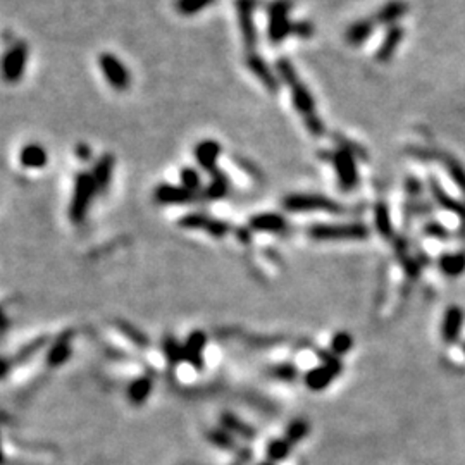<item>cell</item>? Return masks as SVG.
Returning a JSON list of instances; mask_svg holds the SVG:
<instances>
[{
  "instance_id": "cell-1",
  "label": "cell",
  "mask_w": 465,
  "mask_h": 465,
  "mask_svg": "<svg viewBox=\"0 0 465 465\" xmlns=\"http://www.w3.org/2000/svg\"><path fill=\"white\" fill-rule=\"evenodd\" d=\"M277 75H279L281 80L288 85L289 92H292L293 104H295L296 111H299L305 119V126L309 128V132L312 134H322L324 133V124L319 117L316 116V105H314V99L310 95V92L300 81V78L296 76L295 68L288 63L287 59L277 60Z\"/></svg>"
},
{
  "instance_id": "cell-2",
  "label": "cell",
  "mask_w": 465,
  "mask_h": 465,
  "mask_svg": "<svg viewBox=\"0 0 465 465\" xmlns=\"http://www.w3.org/2000/svg\"><path fill=\"white\" fill-rule=\"evenodd\" d=\"M309 236L317 242H352L365 240L369 230L364 224H316L309 230Z\"/></svg>"
},
{
  "instance_id": "cell-3",
  "label": "cell",
  "mask_w": 465,
  "mask_h": 465,
  "mask_svg": "<svg viewBox=\"0 0 465 465\" xmlns=\"http://www.w3.org/2000/svg\"><path fill=\"white\" fill-rule=\"evenodd\" d=\"M97 185L93 181L92 174L80 173L75 181V191H73L71 205H69V218L73 223L81 224L87 219L90 203L97 193Z\"/></svg>"
},
{
  "instance_id": "cell-4",
  "label": "cell",
  "mask_w": 465,
  "mask_h": 465,
  "mask_svg": "<svg viewBox=\"0 0 465 465\" xmlns=\"http://www.w3.org/2000/svg\"><path fill=\"white\" fill-rule=\"evenodd\" d=\"M322 360H324V364L314 367L305 374V385L312 391L326 390L343 369L340 357L333 353H322Z\"/></svg>"
},
{
  "instance_id": "cell-5",
  "label": "cell",
  "mask_w": 465,
  "mask_h": 465,
  "mask_svg": "<svg viewBox=\"0 0 465 465\" xmlns=\"http://www.w3.org/2000/svg\"><path fill=\"white\" fill-rule=\"evenodd\" d=\"M28 60V45L24 42H16L0 59V76L7 83H18L24 75Z\"/></svg>"
},
{
  "instance_id": "cell-6",
  "label": "cell",
  "mask_w": 465,
  "mask_h": 465,
  "mask_svg": "<svg viewBox=\"0 0 465 465\" xmlns=\"http://www.w3.org/2000/svg\"><path fill=\"white\" fill-rule=\"evenodd\" d=\"M289 212H341V205L324 195H289L283 202Z\"/></svg>"
},
{
  "instance_id": "cell-7",
  "label": "cell",
  "mask_w": 465,
  "mask_h": 465,
  "mask_svg": "<svg viewBox=\"0 0 465 465\" xmlns=\"http://www.w3.org/2000/svg\"><path fill=\"white\" fill-rule=\"evenodd\" d=\"M99 66L104 73L105 80L109 81V85L116 90V92H126L132 85V75L126 69L124 64L121 63L114 54H102L99 57Z\"/></svg>"
},
{
  "instance_id": "cell-8",
  "label": "cell",
  "mask_w": 465,
  "mask_h": 465,
  "mask_svg": "<svg viewBox=\"0 0 465 465\" xmlns=\"http://www.w3.org/2000/svg\"><path fill=\"white\" fill-rule=\"evenodd\" d=\"M288 0H276L269 7V40L272 43L281 42L287 38V35L292 33L293 26L288 21Z\"/></svg>"
},
{
  "instance_id": "cell-9",
  "label": "cell",
  "mask_w": 465,
  "mask_h": 465,
  "mask_svg": "<svg viewBox=\"0 0 465 465\" xmlns=\"http://www.w3.org/2000/svg\"><path fill=\"white\" fill-rule=\"evenodd\" d=\"M236 11H238V24L245 47L248 50H254L257 45V31L254 21L255 0H236Z\"/></svg>"
},
{
  "instance_id": "cell-10",
  "label": "cell",
  "mask_w": 465,
  "mask_h": 465,
  "mask_svg": "<svg viewBox=\"0 0 465 465\" xmlns=\"http://www.w3.org/2000/svg\"><path fill=\"white\" fill-rule=\"evenodd\" d=\"M333 164L336 167V174L340 178V185L343 190H353L357 186L358 174L355 166L353 155L350 150H338L333 155Z\"/></svg>"
},
{
  "instance_id": "cell-11",
  "label": "cell",
  "mask_w": 465,
  "mask_h": 465,
  "mask_svg": "<svg viewBox=\"0 0 465 465\" xmlns=\"http://www.w3.org/2000/svg\"><path fill=\"white\" fill-rule=\"evenodd\" d=\"M464 310L459 305H450L443 316L442 338L444 343H456L464 328Z\"/></svg>"
},
{
  "instance_id": "cell-12",
  "label": "cell",
  "mask_w": 465,
  "mask_h": 465,
  "mask_svg": "<svg viewBox=\"0 0 465 465\" xmlns=\"http://www.w3.org/2000/svg\"><path fill=\"white\" fill-rule=\"evenodd\" d=\"M181 226L191 228V230H203L210 232L212 236H218V238H221V236L230 231V226L226 223L212 219L205 214H188L186 218L181 219Z\"/></svg>"
},
{
  "instance_id": "cell-13",
  "label": "cell",
  "mask_w": 465,
  "mask_h": 465,
  "mask_svg": "<svg viewBox=\"0 0 465 465\" xmlns=\"http://www.w3.org/2000/svg\"><path fill=\"white\" fill-rule=\"evenodd\" d=\"M221 154V145L214 140H203L195 146V159L202 169L214 174L218 171V159Z\"/></svg>"
},
{
  "instance_id": "cell-14",
  "label": "cell",
  "mask_w": 465,
  "mask_h": 465,
  "mask_svg": "<svg viewBox=\"0 0 465 465\" xmlns=\"http://www.w3.org/2000/svg\"><path fill=\"white\" fill-rule=\"evenodd\" d=\"M154 197L159 203L164 205H173V203H188L195 198V193H191L183 186L174 185H159L154 191Z\"/></svg>"
},
{
  "instance_id": "cell-15",
  "label": "cell",
  "mask_w": 465,
  "mask_h": 465,
  "mask_svg": "<svg viewBox=\"0 0 465 465\" xmlns=\"http://www.w3.org/2000/svg\"><path fill=\"white\" fill-rule=\"evenodd\" d=\"M114 166H116V159H114L111 154L102 155L99 161L95 162V166H93L92 178H93V181H95L97 190H99L100 193L102 191L107 190L109 185H111Z\"/></svg>"
},
{
  "instance_id": "cell-16",
  "label": "cell",
  "mask_w": 465,
  "mask_h": 465,
  "mask_svg": "<svg viewBox=\"0 0 465 465\" xmlns=\"http://www.w3.org/2000/svg\"><path fill=\"white\" fill-rule=\"evenodd\" d=\"M247 66L250 69L254 75L259 78L260 81H262V85L266 87L269 92L274 93L277 90V78L274 73L271 71V68L267 66L266 63H264L262 59H260L257 54H248L247 55Z\"/></svg>"
},
{
  "instance_id": "cell-17",
  "label": "cell",
  "mask_w": 465,
  "mask_h": 465,
  "mask_svg": "<svg viewBox=\"0 0 465 465\" xmlns=\"http://www.w3.org/2000/svg\"><path fill=\"white\" fill-rule=\"evenodd\" d=\"M288 228L287 219L279 214H257L250 219V230L267 231V232H283Z\"/></svg>"
},
{
  "instance_id": "cell-18",
  "label": "cell",
  "mask_w": 465,
  "mask_h": 465,
  "mask_svg": "<svg viewBox=\"0 0 465 465\" xmlns=\"http://www.w3.org/2000/svg\"><path fill=\"white\" fill-rule=\"evenodd\" d=\"M19 162H21V166L28 167V169H40V167L47 166L48 162L47 150L42 145L36 144L26 145L21 150V154H19Z\"/></svg>"
},
{
  "instance_id": "cell-19",
  "label": "cell",
  "mask_w": 465,
  "mask_h": 465,
  "mask_svg": "<svg viewBox=\"0 0 465 465\" xmlns=\"http://www.w3.org/2000/svg\"><path fill=\"white\" fill-rule=\"evenodd\" d=\"M438 266L442 269L443 274L456 277L465 272V254L464 252H456V254H444L439 257Z\"/></svg>"
},
{
  "instance_id": "cell-20",
  "label": "cell",
  "mask_w": 465,
  "mask_h": 465,
  "mask_svg": "<svg viewBox=\"0 0 465 465\" xmlns=\"http://www.w3.org/2000/svg\"><path fill=\"white\" fill-rule=\"evenodd\" d=\"M374 24H376L374 19H362V21L353 23L352 26L346 30V42L350 45H358L365 42V40L370 36V33H373Z\"/></svg>"
},
{
  "instance_id": "cell-21",
  "label": "cell",
  "mask_w": 465,
  "mask_h": 465,
  "mask_svg": "<svg viewBox=\"0 0 465 465\" xmlns=\"http://www.w3.org/2000/svg\"><path fill=\"white\" fill-rule=\"evenodd\" d=\"M402 38H403V31H402V28H398V26H391V28H390V31H388V35H386L385 42H383L381 48H379L378 54H376L379 63H386V60L390 59L391 55H393V52L397 50L398 43L402 42Z\"/></svg>"
},
{
  "instance_id": "cell-22",
  "label": "cell",
  "mask_w": 465,
  "mask_h": 465,
  "mask_svg": "<svg viewBox=\"0 0 465 465\" xmlns=\"http://www.w3.org/2000/svg\"><path fill=\"white\" fill-rule=\"evenodd\" d=\"M407 12L405 2H400V0H393V2H388L385 7H381L376 16V24H393L398 18H402Z\"/></svg>"
},
{
  "instance_id": "cell-23",
  "label": "cell",
  "mask_w": 465,
  "mask_h": 465,
  "mask_svg": "<svg viewBox=\"0 0 465 465\" xmlns=\"http://www.w3.org/2000/svg\"><path fill=\"white\" fill-rule=\"evenodd\" d=\"M374 221H376L378 231L385 236L386 240H390L393 236V224H391V215L390 210L385 203H378L376 209H374Z\"/></svg>"
},
{
  "instance_id": "cell-24",
  "label": "cell",
  "mask_w": 465,
  "mask_h": 465,
  "mask_svg": "<svg viewBox=\"0 0 465 465\" xmlns=\"http://www.w3.org/2000/svg\"><path fill=\"white\" fill-rule=\"evenodd\" d=\"M293 444L287 438L283 439H272L267 447V456L271 462H283L288 459L289 451H292Z\"/></svg>"
},
{
  "instance_id": "cell-25",
  "label": "cell",
  "mask_w": 465,
  "mask_h": 465,
  "mask_svg": "<svg viewBox=\"0 0 465 465\" xmlns=\"http://www.w3.org/2000/svg\"><path fill=\"white\" fill-rule=\"evenodd\" d=\"M223 426L226 427L228 431L236 432V434L243 436V438H247V439L254 438L255 436V431L252 429L248 424L240 421L238 417H235V415H231V414H223Z\"/></svg>"
},
{
  "instance_id": "cell-26",
  "label": "cell",
  "mask_w": 465,
  "mask_h": 465,
  "mask_svg": "<svg viewBox=\"0 0 465 465\" xmlns=\"http://www.w3.org/2000/svg\"><path fill=\"white\" fill-rule=\"evenodd\" d=\"M353 346V338L352 334L346 331H340L336 333L331 338V343H329V350H331L333 355L336 357H341V355L348 353Z\"/></svg>"
},
{
  "instance_id": "cell-27",
  "label": "cell",
  "mask_w": 465,
  "mask_h": 465,
  "mask_svg": "<svg viewBox=\"0 0 465 465\" xmlns=\"http://www.w3.org/2000/svg\"><path fill=\"white\" fill-rule=\"evenodd\" d=\"M215 0H176L174 6H176V11L183 16H193L197 12L207 9V7L212 6Z\"/></svg>"
},
{
  "instance_id": "cell-28",
  "label": "cell",
  "mask_w": 465,
  "mask_h": 465,
  "mask_svg": "<svg viewBox=\"0 0 465 465\" xmlns=\"http://www.w3.org/2000/svg\"><path fill=\"white\" fill-rule=\"evenodd\" d=\"M228 191V179L224 176L223 173H219V171H215L214 174H212V181L209 185V188L205 190V197L207 198H223L224 195H226Z\"/></svg>"
},
{
  "instance_id": "cell-29",
  "label": "cell",
  "mask_w": 465,
  "mask_h": 465,
  "mask_svg": "<svg viewBox=\"0 0 465 465\" xmlns=\"http://www.w3.org/2000/svg\"><path fill=\"white\" fill-rule=\"evenodd\" d=\"M309 429L310 426L305 419H295V421L289 422V426L287 427V439L292 444H296L309 434Z\"/></svg>"
},
{
  "instance_id": "cell-30",
  "label": "cell",
  "mask_w": 465,
  "mask_h": 465,
  "mask_svg": "<svg viewBox=\"0 0 465 465\" xmlns=\"http://www.w3.org/2000/svg\"><path fill=\"white\" fill-rule=\"evenodd\" d=\"M179 179H181V186L186 188L191 193L200 190L202 186V179H200V174L197 173V169L193 167H183L181 173H179Z\"/></svg>"
},
{
  "instance_id": "cell-31",
  "label": "cell",
  "mask_w": 465,
  "mask_h": 465,
  "mask_svg": "<svg viewBox=\"0 0 465 465\" xmlns=\"http://www.w3.org/2000/svg\"><path fill=\"white\" fill-rule=\"evenodd\" d=\"M150 390H152L150 379H138L137 383H133L132 390H129V398L134 403H141L150 395Z\"/></svg>"
},
{
  "instance_id": "cell-32",
  "label": "cell",
  "mask_w": 465,
  "mask_h": 465,
  "mask_svg": "<svg viewBox=\"0 0 465 465\" xmlns=\"http://www.w3.org/2000/svg\"><path fill=\"white\" fill-rule=\"evenodd\" d=\"M443 162L447 164L448 173H450L451 178L455 179L456 185H459L460 188L465 191V171H464V167L460 166L456 161H454V159H450V157H443Z\"/></svg>"
},
{
  "instance_id": "cell-33",
  "label": "cell",
  "mask_w": 465,
  "mask_h": 465,
  "mask_svg": "<svg viewBox=\"0 0 465 465\" xmlns=\"http://www.w3.org/2000/svg\"><path fill=\"white\" fill-rule=\"evenodd\" d=\"M405 252H407L405 248H402V247L398 248V257H400V262H402V266L405 267L407 274L412 276V277L419 276V272H421V267H419V264L415 262L414 259H410V257L407 255Z\"/></svg>"
},
{
  "instance_id": "cell-34",
  "label": "cell",
  "mask_w": 465,
  "mask_h": 465,
  "mask_svg": "<svg viewBox=\"0 0 465 465\" xmlns=\"http://www.w3.org/2000/svg\"><path fill=\"white\" fill-rule=\"evenodd\" d=\"M68 355H69V346L64 343V341H60V343H57L54 348H52L50 355H48V360H50L52 365H60L64 360H66Z\"/></svg>"
},
{
  "instance_id": "cell-35",
  "label": "cell",
  "mask_w": 465,
  "mask_h": 465,
  "mask_svg": "<svg viewBox=\"0 0 465 465\" xmlns=\"http://www.w3.org/2000/svg\"><path fill=\"white\" fill-rule=\"evenodd\" d=\"M272 376L281 379V381H295L296 379V369L289 364L276 365L272 369Z\"/></svg>"
},
{
  "instance_id": "cell-36",
  "label": "cell",
  "mask_w": 465,
  "mask_h": 465,
  "mask_svg": "<svg viewBox=\"0 0 465 465\" xmlns=\"http://www.w3.org/2000/svg\"><path fill=\"white\" fill-rule=\"evenodd\" d=\"M209 438H210L212 442H214L215 444H218V447L226 448V450H230V448L235 447V443H232L231 436L228 434V432H224V431H214V432H210Z\"/></svg>"
},
{
  "instance_id": "cell-37",
  "label": "cell",
  "mask_w": 465,
  "mask_h": 465,
  "mask_svg": "<svg viewBox=\"0 0 465 465\" xmlns=\"http://www.w3.org/2000/svg\"><path fill=\"white\" fill-rule=\"evenodd\" d=\"M426 232H427V235L438 236L439 240H447V236H448V231L443 230V228L438 226V224H431V226H427Z\"/></svg>"
},
{
  "instance_id": "cell-38",
  "label": "cell",
  "mask_w": 465,
  "mask_h": 465,
  "mask_svg": "<svg viewBox=\"0 0 465 465\" xmlns=\"http://www.w3.org/2000/svg\"><path fill=\"white\" fill-rule=\"evenodd\" d=\"M293 33H299L301 36H309L312 33V26L307 23H301V24H293Z\"/></svg>"
},
{
  "instance_id": "cell-39",
  "label": "cell",
  "mask_w": 465,
  "mask_h": 465,
  "mask_svg": "<svg viewBox=\"0 0 465 465\" xmlns=\"http://www.w3.org/2000/svg\"><path fill=\"white\" fill-rule=\"evenodd\" d=\"M76 155L81 159V161H90L92 150H90V146H87L85 144H80L76 146Z\"/></svg>"
},
{
  "instance_id": "cell-40",
  "label": "cell",
  "mask_w": 465,
  "mask_h": 465,
  "mask_svg": "<svg viewBox=\"0 0 465 465\" xmlns=\"http://www.w3.org/2000/svg\"><path fill=\"white\" fill-rule=\"evenodd\" d=\"M260 465H272L271 462H264V464H260Z\"/></svg>"
},
{
  "instance_id": "cell-41",
  "label": "cell",
  "mask_w": 465,
  "mask_h": 465,
  "mask_svg": "<svg viewBox=\"0 0 465 465\" xmlns=\"http://www.w3.org/2000/svg\"><path fill=\"white\" fill-rule=\"evenodd\" d=\"M464 352H465V343H464Z\"/></svg>"
}]
</instances>
